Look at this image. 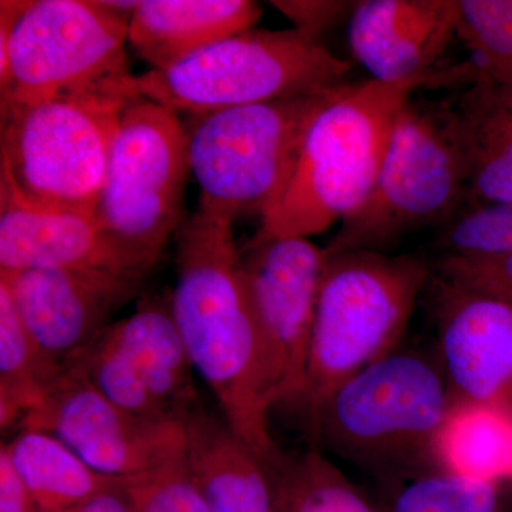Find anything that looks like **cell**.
<instances>
[{
	"label": "cell",
	"mask_w": 512,
	"mask_h": 512,
	"mask_svg": "<svg viewBox=\"0 0 512 512\" xmlns=\"http://www.w3.org/2000/svg\"><path fill=\"white\" fill-rule=\"evenodd\" d=\"M232 225V218L201 208L185 218L175 234L171 309L192 367L214 393L222 417L266 466H274L284 453L269 433L275 404Z\"/></svg>",
	"instance_id": "cell-1"
},
{
	"label": "cell",
	"mask_w": 512,
	"mask_h": 512,
	"mask_svg": "<svg viewBox=\"0 0 512 512\" xmlns=\"http://www.w3.org/2000/svg\"><path fill=\"white\" fill-rule=\"evenodd\" d=\"M463 63L399 83H346L312 121L285 194L261 220L258 238H309L342 222L369 197L397 119L421 87L470 84Z\"/></svg>",
	"instance_id": "cell-2"
},
{
	"label": "cell",
	"mask_w": 512,
	"mask_h": 512,
	"mask_svg": "<svg viewBox=\"0 0 512 512\" xmlns=\"http://www.w3.org/2000/svg\"><path fill=\"white\" fill-rule=\"evenodd\" d=\"M451 404L441 365L396 350L340 384L311 433L333 453L392 483L437 468L436 441Z\"/></svg>",
	"instance_id": "cell-3"
},
{
	"label": "cell",
	"mask_w": 512,
	"mask_h": 512,
	"mask_svg": "<svg viewBox=\"0 0 512 512\" xmlns=\"http://www.w3.org/2000/svg\"><path fill=\"white\" fill-rule=\"evenodd\" d=\"M326 254L299 406L309 430L340 384L396 352L430 279L412 255Z\"/></svg>",
	"instance_id": "cell-4"
},
{
	"label": "cell",
	"mask_w": 512,
	"mask_h": 512,
	"mask_svg": "<svg viewBox=\"0 0 512 512\" xmlns=\"http://www.w3.org/2000/svg\"><path fill=\"white\" fill-rule=\"evenodd\" d=\"M349 60L296 29H249L205 47L167 69L131 74L117 84L126 99L143 97L191 116L296 99L346 84Z\"/></svg>",
	"instance_id": "cell-5"
},
{
	"label": "cell",
	"mask_w": 512,
	"mask_h": 512,
	"mask_svg": "<svg viewBox=\"0 0 512 512\" xmlns=\"http://www.w3.org/2000/svg\"><path fill=\"white\" fill-rule=\"evenodd\" d=\"M343 86L191 116L188 163L201 188V210L262 220L291 183L312 121Z\"/></svg>",
	"instance_id": "cell-6"
},
{
	"label": "cell",
	"mask_w": 512,
	"mask_h": 512,
	"mask_svg": "<svg viewBox=\"0 0 512 512\" xmlns=\"http://www.w3.org/2000/svg\"><path fill=\"white\" fill-rule=\"evenodd\" d=\"M130 100L94 93L0 106V170L36 204L94 214Z\"/></svg>",
	"instance_id": "cell-7"
},
{
	"label": "cell",
	"mask_w": 512,
	"mask_h": 512,
	"mask_svg": "<svg viewBox=\"0 0 512 512\" xmlns=\"http://www.w3.org/2000/svg\"><path fill=\"white\" fill-rule=\"evenodd\" d=\"M466 181L441 104L410 100L394 126L369 197L340 222L326 251L384 252L421 228L451 221Z\"/></svg>",
	"instance_id": "cell-8"
},
{
	"label": "cell",
	"mask_w": 512,
	"mask_h": 512,
	"mask_svg": "<svg viewBox=\"0 0 512 512\" xmlns=\"http://www.w3.org/2000/svg\"><path fill=\"white\" fill-rule=\"evenodd\" d=\"M190 173L187 130L177 113L134 97L121 113L94 218L104 234L157 265L183 224Z\"/></svg>",
	"instance_id": "cell-9"
},
{
	"label": "cell",
	"mask_w": 512,
	"mask_h": 512,
	"mask_svg": "<svg viewBox=\"0 0 512 512\" xmlns=\"http://www.w3.org/2000/svg\"><path fill=\"white\" fill-rule=\"evenodd\" d=\"M130 20L97 0L30 2L13 32L0 106L119 94L117 84L133 74L126 53Z\"/></svg>",
	"instance_id": "cell-10"
},
{
	"label": "cell",
	"mask_w": 512,
	"mask_h": 512,
	"mask_svg": "<svg viewBox=\"0 0 512 512\" xmlns=\"http://www.w3.org/2000/svg\"><path fill=\"white\" fill-rule=\"evenodd\" d=\"M326 256L301 237H252L239 249L275 406H301Z\"/></svg>",
	"instance_id": "cell-11"
},
{
	"label": "cell",
	"mask_w": 512,
	"mask_h": 512,
	"mask_svg": "<svg viewBox=\"0 0 512 512\" xmlns=\"http://www.w3.org/2000/svg\"><path fill=\"white\" fill-rule=\"evenodd\" d=\"M46 431L106 476L136 478L184 453V424L120 409L76 372L64 373L20 423Z\"/></svg>",
	"instance_id": "cell-12"
},
{
	"label": "cell",
	"mask_w": 512,
	"mask_h": 512,
	"mask_svg": "<svg viewBox=\"0 0 512 512\" xmlns=\"http://www.w3.org/2000/svg\"><path fill=\"white\" fill-rule=\"evenodd\" d=\"M52 384L84 356L146 276L106 269L0 271Z\"/></svg>",
	"instance_id": "cell-13"
},
{
	"label": "cell",
	"mask_w": 512,
	"mask_h": 512,
	"mask_svg": "<svg viewBox=\"0 0 512 512\" xmlns=\"http://www.w3.org/2000/svg\"><path fill=\"white\" fill-rule=\"evenodd\" d=\"M441 367L453 402L512 409V303L440 276Z\"/></svg>",
	"instance_id": "cell-14"
},
{
	"label": "cell",
	"mask_w": 512,
	"mask_h": 512,
	"mask_svg": "<svg viewBox=\"0 0 512 512\" xmlns=\"http://www.w3.org/2000/svg\"><path fill=\"white\" fill-rule=\"evenodd\" d=\"M72 268L146 278L154 269L107 237L94 214L36 204L0 170V271Z\"/></svg>",
	"instance_id": "cell-15"
},
{
	"label": "cell",
	"mask_w": 512,
	"mask_h": 512,
	"mask_svg": "<svg viewBox=\"0 0 512 512\" xmlns=\"http://www.w3.org/2000/svg\"><path fill=\"white\" fill-rule=\"evenodd\" d=\"M457 22V0H362L350 18V49L373 80L404 82L437 69Z\"/></svg>",
	"instance_id": "cell-16"
},
{
	"label": "cell",
	"mask_w": 512,
	"mask_h": 512,
	"mask_svg": "<svg viewBox=\"0 0 512 512\" xmlns=\"http://www.w3.org/2000/svg\"><path fill=\"white\" fill-rule=\"evenodd\" d=\"M441 109L463 167L468 208L512 202V109L497 84L480 70Z\"/></svg>",
	"instance_id": "cell-17"
},
{
	"label": "cell",
	"mask_w": 512,
	"mask_h": 512,
	"mask_svg": "<svg viewBox=\"0 0 512 512\" xmlns=\"http://www.w3.org/2000/svg\"><path fill=\"white\" fill-rule=\"evenodd\" d=\"M185 460L210 512H276L262 458L224 417L198 403L184 421Z\"/></svg>",
	"instance_id": "cell-18"
},
{
	"label": "cell",
	"mask_w": 512,
	"mask_h": 512,
	"mask_svg": "<svg viewBox=\"0 0 512 512\" xmlns=\"http://www.w3.org/2000/svg\"><path fill=\"white\" fill-rule=\"evenodd\" d=\"M261 15L251 0H143L130 20L128 42L153 69H167L254 29Z\"/></svg>",
	"instance_id": "cell-19"
},
{
	"label": "cell",
	"mask_w": 512,
	"mask_h": 512,
	"mask_svg": "<svg viewBox=\"0 0 512 512\" xmlns=\"http://www.w3.org/2000/svg\"><path fill=\"white\" fill-rule=\"evenodd\" d=\"M110 332L167 416L184 424L200 400L192 382L194 367L175 325L171 293L148 296L130 318L111 323Z\"/></svg>",
	"instance_id": "cell-20"
},
{
	"label": "cell",
	"mask_w": 512,
	"mask_h": 512,
	"mask_svg": "<svg viewBox=\"0 0 512 512\" xmlns=\"http://www.w3.org/2000/svg\"><path fill=\"white\" fill-rule=\"evenodd\" d=\"M6 447L40 512L69 510L131 480L99 473L46 431L22 429Z\"/></svg>",
	"instance_id": "cell-21"
},
{
	"label": "cell",
	"mask_w": 512,
	"mask_h": 512,
	"mask_svg": "<svg viewBox=\"0 0 512 512\" xmlns=\"http://www.w3.org/2000/svg\"><path fill=\"white\" fill-rule=\"evenodd\" d=\"M436 466L456 476H512V409L453 402L436 441Z\"/></svg>",
	"instance_id": "cell-22"
},
{
	"label": "cell",
	"mask_w": 512,
	"mask_h": 512,
	"mask_svg": "<svg viewBox=\"0 0 512 512\" xmlns=\"http://www.w3.org/2000/svg\"><path fill=\"white\" fill-rule=\"evenodd\" d=\"M266 467L276 512H386L318 450L284 454Z\"/></svg>",
	"instance_id": "cell-23"
},
{
	"label": "cell",
	"mask_w": 512,
	"mask_h": 512,
	"mask_svg": "<svg viewBox=\"0 0 512 512\" xmlns=\"http://www.w3.org/2000/svg\"><path fill=\"white\" fill-rule=\"evenodd\" d=\"M52 380L23 325L8 288L0 282V426H20Z\"/></svg>",
	"instance_id": "cell-24"
},
{
	"label": "cell",
	"mask_w": 512,
	"mask_h": 512,
	"mask_svg": "<svg viewBox=\"0 0 512 512\" xmlns=\"http://www.w3.org/2000/svg\"><path fill=\"white\" fill-rule=\"evenodd\" d=\"M386 512H504L497 481L456 476L448 471H423L384 484Z\"/></svg>",
	"instance_id": "cell-25"
},
{
	"label": "cell",
	"mask_w": 512,
	"mask_h": 512,
	"mask_svg": "<svg viewBox=\"0 0 512 512\" xmlns=\"http://www.w3.org/2000/svg\"><path fill=\"white\" fill-rule=\"evenodd\" d=\"M110 326L70 370L84 377L111 403L134 416L173 421L148 392L126 353L111 335Z\"/></svg>",
	"instance_id": "cell-26"
},
{
	"label": "cell",
	"mask_w": 512,
	"mask_h": 512,
	"mask_svg": "<svg viewBox=\"0 0 512 512\" xmlns=\"http://www.w3.org/2000/svg\"><path fill=\"white\" fill-rule=\"evenodd\" d=\"M457 36L494 83L512 79V0H457Z\"/></svg>",
	"instance_id": "cell-27"
},
{
	"label": "cell",
	"mask_w": 512,
	"mask_h": 512,
	"mask_svg": "<svg viewBox=\"0 0 512 512\" xmlns=\"http://www.w3.org/2000/svg\"><path fill=\"white\" fill-rule=\"evenodd\" d=\"M440 245L453 256L512 252V202L481 205L458 214L441 232Z\"/></svg>",
	"instance_id": "cell-28"
},
{
	"label": "cell",
	"mask_w": 512,
	"mask_h": 512,
	"mask_svg": "<svg viewBox=\"0 0 512 512\" xmlns=\"http://www.w3.org/2000/svg\"><path fill=\"white\" fill-rule=\"evenodd\" d=\"M134 512H210L184 453L130 484Z\"/></svg>",
	"instance_id": "cell-29"
},
{
	"label": "cell",
	"mask_w": 512,
	"mask_h": 512,
	"mask_svg": "<svg viewBox=\"0 0 512 512\" xmlns=\"http://www.w3.org/2000/svg\"><path fill=\"white\" fill-rule=\"evenodd\" d=\"M440 276L512 303V252L494 256L447 255Z\"/></svg>",
	"instance_id": "cell-30"
},
{
	"label": "cell",
	"mask_w": 512,
	"mask_h": 512,
	"mask_svg": "<svg viewBox=\"0 0 512 512\" xmlns=\"http://www.w3.org/2000/svg\"><path fill=\"white\" fill-rule=\"evenodd\" d=\"M293 23V29L319 40L326 30L352 18L357 2L348 0H278L271 2Z\"/></svg>",
	"instance_id": "cell-31"
},
{
	"label": "cell",
	"mask_w": 512,
	"mask_h": 512,
	"mask_svg": "<svg viewBox=\"0 0 512 512\" xmlns=\"http://www.w3.org/2000/svg\"><path fill=\"white\" fill-rule=\"evenodd\" d=\"M0 512H40L13 466L6 443L0 447Z\"/></svg>",
	"instance_id": "cell-32"
},
{
	"label": "cell",
	"mask_w": 512,
	"mask_h": 512,
	"mask_svg": "<svg viewBox=\"0 0 512 512\" xmlns=\"http://www.w3.org/2000/svg\"><path fill=\"white\" fill-rule=\"evenodd\" d=\"M133 480L134 478H131L127 484L101 491V493L87 498L83 503L62 512H134L130 494V484Z\"/></svg>",
	"instance_id": "cell-33"
},
{
	"label": "cell",
	"mask_w": 512,
	"mask_h": 512,
	"mask_svg": "<svg viewBox=\"0 0 512 512\" xmlns=\"http://www.w3.org/2000/svg\"><path fill=\"white\" fill-rule=\"evenodd\" d=\"M30 2L20 0H2L0 2V83L5 82L9 73V49L13 32L20 16Z\"/></svg>",
	"instance_id": "cell-34"
},
{
	"label": "cell",
	"mask_w": 512,
	"mask_h": 512,
	"mask_svg": "<svg viewBox=\"0 0 512 512\" xmlns=\"http://www.w3.org/2000/svg\"><path fill=\"white\" fill-rule=\"evenodd\" d=\"M495 84H497L498 92H500L505 103H507L512 109V79L507 80V82Z\"/></svg>",
	"instance_id": "cell-35"
}]
</instances>
